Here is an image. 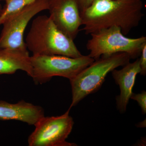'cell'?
<instances>
[{
  "instance_id": "cell-1",
  "label": "cell",
  "mask_w": 146,
  "mask_h": 146,
  "mask_svg": "<svg viewBox=\"0 0 146 146\" xmlns=\"http://www.w3.org/2000/svg\"><path fill=\"white\" fill-rule=\"evenodd\" d=\"M143 7L141 0H95L80 14L82 30L91 34L116 26L126 35L140 23Z\"/></svg>"
},
{
  "instance_id": "cell-2",
  "label": "cell",
  "mask_w": 146,
  "mask_h": 146,
  "mask_svg": "<svg viewBox=\"0 0 146 146\" xmlns=\"http://www.w3.org/2000/svg\"><path fill=\"white\" fill-rule=\"evenodd\" d=\"M33 55L82 56L74 40L60 31L49 16L41 15L35 18L25 40Z\"/></svg>"
},
{
  "instance_id": "cell-3",
  "label": "cell",
  "mask_w": 146,
  "mask_h": 146,
  "mask_svg": "<svg viewBox=\"0 0 146 146\" xmlns=\"http://www.w3.org/2000/svg\"><path fill=\"white\" fill-rule=\"evenodd\" d=\"M130 59L129 56L124 52L101 56L70 80L72 101L69 109L75 106L88 95L98 91L108 73L127 64Z\"/></svg>"
},
{
  "instance_id": "cell-4",
  "label": "cell",
  "mask_w": 146,
  "mask_h": 146,
  "mask_svg": "<svg viewBox=\"0 0 146 146\" xmlns=\"http://www.w3.org/2000/svg\"><path fill=\"white\" fill-rule=\"evenodd\" d=\"M94 60L89 55L74 58L57 55H33L30 56V77L36 84L46 83L54 76L70 80Z\"/></svg>"
},
{
  "instance_id": "cell-5",
  "label": "cell",
  "mask_w": 146,
  "mask_h": 146,
  "mask_svg": "<svg viewBox=\"0 0 146 146\" xmlns=\"http://www.w3.org/2000/svg\"><path fill=\"white\" fill-rule=\"evenodd\" d=\"M86 46L90 51L88 55L94 60L102 56L124 52L127 54L131 58L140 56L142 48L146 43V37L136 38L126 37L119 27L114 26L102 29L90 34Z\"/></svg>"
},
{
  "instance_id": "cell-6",
  "label": "cell",
  "mask_w": 146,
  "mask_h": 146,
  "mask_svg": "<svg viewBox=\"0 0 146 146\" xmlns=\"http://www.w3.org/2000/svg\"><path fill=\"white\" fill-rule=\"evenodd\" d=\"M48 7V0H38L7 18L2 25L0 50H28L24 39L26 29L35 16Z\"/></svg>"
},
{
  "instance_id": "cell-7",
  "label": "cell",
  "mask_w": 146,
  "mask_h": 146,
  "mask_svg": "<svg viewBox=\"0 0 146 146\" xmlns=\"http://www.w3.org/2000/svg\"><path fill=\"white\" fill-rule=\"evenodd\" d=\"M70 109L63 115L43 117L35 125V129L29 136V146H73L66 141L72 130L74 121L70 115Z\"/></svg>"
},
{
  "instance_id": "cell-8",
  "label": "cell",
  "mask_w": 146,
  "mask_h": 146,
  "mask_svg": "<svg viewBox=\"0 0 146 146\" xmlns=\"http://www.w3.org/2000/svg\"><path fill=\"white\" fill-rule=\"evenodd\" d=\"M49 17L60 31L74 40L82 25L76 0H48Z\"/></svg>"
},
{
  "instance_id": "cell-9",
  "label": "cell",
  "mask_w": 146,
  "mask_h": 146,
  "mask_svg": "<svg viewBox=\"0 0 146 146\" xmlns=\"http://www.w3.org/2000/svg\"><path fill=\"white\" fill-rule=\"evenodd\" d=\"M120 70L112 71V76L115 83L119 86L120 94L116 97L117 108L121 113L125 112L127 107L133 93L132 90L136 76L141 72L140 59L124 65Z\"/></svg>"
},
{
  "instance_id": "cell-10",
  "label": "cell",
  "mask_w": 146,
  "mask_h": 146,
  "mask_svg": "<svg viewBox=\"0 0 146 146\" xmlns=\"http://www.w3.org/2000/svg\"><path fill=\"white\" fill-rule=\"evenodd\" d=\"M44 116V110L39 106L23 100L16 104L0 100L1 120H16L35 125Z\"/></svg>"
},
{
  "instance_id": "cell-11",
  "label": "cell",
  "mask_w": 146,
  "mask_h": 146,
  "mask_svg": "<svg viewBox=\"0 0 146 146\" xmlns=\"http://www.w3.org/2000/svg\"><path fill=\"white\" fill-rule=\"evenodd\" d=\"M24 71L29 76L31 69L28 50H0V75Z\"/></svg>"
},
{
  "instance_id": "cell-12",
  "label": "cell",
  "mask_w": 146,
  "mask_h": 146,
  "mask_svg": "<svg viewBox=\"0 0 146 146\" xmlns=\"http://www.w3.org/2000/svg\"><path fill=\"white\" fill-rule=\"evenodd\" d=\"M38 0H0L3 1L5 5L0 13V26L8 17Z\"/></svg>"
},
{
  "instance_id": "cell-13",
  "label": "cell",
  "mask_w": 146,
  "mask_h": 146,
  "mask_svg": "<svg viewBox=\"0 0 146 146\" xmlns=\"http://www.w3.org/2000/svg\"><path fill=\"white\" fill-rule=\"evenodd\" d=\"M130 99L136 101L141 107L143 114L146 113V92L143 91L141 93L136 94L132 93Z\"/></svg>"
},
{
  "instance_id": "cell-14",
  "label": "cell",
  "mask_w": 146,
  "mask_h": 146,
  "mask_svg": "<svg viewBox=\"0 0 146 146\" xmlns=\"http://www.w3.org/2000/svg\"><path fill=\"white\" fill-rule=\"evenodd\" d=\"M140 59V67L142 75L145 76L146 74V43L144 44L141 54Z\"/></svg>"
},
{
  "instance_id": "cell-15",
  "label": "cell",
  "mask_w": 146,
  "mask_h": 146,
  "mask_svg": "<svg viewBox=\"0 0 146 146\" xmlns=\"http://www.w3.org/2000/svg\"><path fill=\"white\" fill-rule=\"evenodd\" d=\"M95 1V0H76L78 5L80 14L90 6Z\"/></svg>"
},
{
  "instance_id": "cell-16",
  "label": "cell",
  "mask_w": 146,
  "mask_h": 146,
  "mask_svg": "<svg viewBox=\"0 0 146 146\" xmlns=\"http://www.w3.org/2000/svg\"><path fill=\"white\" fill-rule=\"evenodd\" d=\"M2 7L0 3V13H1V11L2 9Z\"/></svg>"
}]
</instances>
